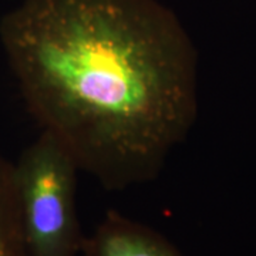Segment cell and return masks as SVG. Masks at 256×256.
Returning a JSON list of instances; mask_svg holds the SVG:
<instances>
[{"label":"cell","mask_w":256,"mask_h":256,"mask_svg":"<svg viewBox=\"0 0 256 256\" xmlns=\"http://www.w3.org/2000/svg\"><path fill=\"white\" fill-rule=\"evenodd\" d=\"M0 256H26L13 164L0 156Z\"/></svg>","instance_id":"obj_4"},{"label":"cell","mask_w":256,"mask_h":256,"mask_svg":"<svg viewBox=\"0 0 256 256\" xmlns=\"http://www.w3.org/2000/svg\"><path fill=\"white\" fill-rule=\"evenodd\" d=\"M80 166L52 132L42 134L13 164L26 256H80L86 235L77 215Z\"/></svg>","instance_id":"obj_2"},{"label":"cell","mask_w":256,"mask_h":256,"mask_svg":"<svg viewBox=\"0 0 256 256\" xmlns=\"http://www.w3.org/2000/svg\"><path fill=\"white\" fill-rule=\"evenodd\" d=\"M82 256H182L158 230L110 210L88 236Z\"/></svg>","instance_id":"obj_3"},{"label":"cell","mask_w":256,"mask_h":256,"mask_svg":"<svg viewBox=\"0 0 256 256\" xmlns=\"http://www.w3.org/2000/svg\"><path fill=\"white\" fill-rule=\"evenodd\" d=\"M0 43L28 111L108 191L154 181L198 114V54L158 0H23Z\"/></svg>","instance_id":"obj_1"}]
</instances>
